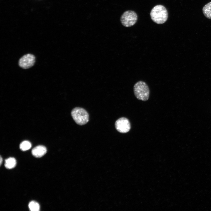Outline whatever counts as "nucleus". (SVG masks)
<instances>
[{"label":"nucleus","mask_w":211,"mask_h":211,"mask_svg":"<svg viewBox=\"0 0 211 211\" xmlns=\"http://www.w3.org/2000/svg\"><path fill=\"white\" fill-rule=\"evenodd\" d=\"M150 15L152 20L158 24L164 23L168 18V13L166 8L161 5L154 6L151 11Z\"/></svg>","instance_id":"f257e3e1"},{"label":"nucleus","mask_w":211,"mask_h":211,"mask_svg":"<svg viewBox=\"0 0 211 211\" xmlns=\"http://www.w3.org/2000/svg\"><path fill=\"white\" fill-rule=\"evenodd\" d=\"M134 95L138 100L143 101H147L149 97L150 91L147 84L144 81H139L134 85Z\"/></svg>","instance_id":"f03ea898"},{"label":"nucleus","mask_w":211,"mask_h":211,"mask_svg":"<svg viewBox=\"0 0 211 211\" xmlns=\"http://www.w3.org/2000/svg\"><path fill=\"white\" fill-rule=\"evenodd\" d=\"M71 114L74 121L79 125H85L89 120V114L83 108H75L72 110Z\"/></svg>","instance_id":"7ed1b4c3"},{"label":"nucleus","mask_w":211,"mask_h":211,"mask_svg":"<svg viewBox=\"0 0 211 211\" xmlns=\"http://www.w3.org/2000/svg\"><path fill=\"white\" fill-rule=\"evenodd\" d=\"M137 18V15L135 11H127L125 12L121 16L120 21L125 27H130L136 23Z\"/></svg>","instance_id":"20e7f679"},{"label":"nucleus","mask_w":211,"mask_h":211,"mask_svg":"<svg viewBox=\"0 0 211 211\" xmlns=\"http://www.w3.org/2000/svg\"><path fill=\"white\" fill-rule=\"evenodd\" d=\"M115 126L118 132L122 133L128 132L131 129L129 121L125 117H122L118 119L115 122Z\"/></svg>","instance_id":"39448f33"},{"label":"nucleus","mask_w":211,"mask_h":211,"mask_svg":"<svg viewBox=\"0 0 211 211\" xmlns=\"http://www.w3.org/2000/svg\"><path fill=\"white\" fill-rule=\"evenodd\" d=\"M35 62V57L32 54H28L22 56L19 60V65L21 68L27 69L33 66Z\"/></svg>","instance_id":"423d86ee"},{"label":"nucleus","mask_w":211,"mask_h":211,"mask_svg":"<svg viewBox=\"0 0 211 211\" xmlns=\"http://www.w3.org/2000/svg\"><path fill=\"white\" fill-rule=\"evenodd\" d=\"M47 149L45 146L39 145L34 147L32 151V155L36 157H40L46 153Z\"/></svg>","instance_id":"0eeeda50"},{"label":"nucleus","mask_w":211,"mask_h":211,"mask_svg":"<svg viewBox=\"0 0 211 211\" xmlns=\"http://www.w3.org/2000/svg\"><path fill=\"white\" fill-rule=\"evenodd\" d=\"M203 12L206 18L211 19V2L204 6L203 8Z\"/></svg>","instance_id":"6e6552de"},{"label":"nucleus","mask_w":211,"mask_h":211,"mask_svg":"<svg viewBox=\"0 0 211 211\" xmlns=\"http://www.w3.org/2000/svg\"><path fill=\"white\" fill-rule=\"evenodd\" d=\"M16 163V161L14 158L10 157L5 160V166L7 169H11L15 166Z\"/></svg>","instance_id":"1a4fd4ad"},{"label":"nucleus","mask_w":211,"mask_h":211,"mask_svg":"<svg viewBox=\"0 0 211 211\" xmlns=\"http://www.w3.org/2000/svg\"><path fill=\"white\" fill-rule=\"evenodd\" d=\"M29 209L31 211H38L40 210L39 204L36 202L33 201L30 202L28 205Z\"/></svg>","instance_id":"9d476101"},{"label":"nucleus","mask_w":211,"mask_h":211,"mask_svg":"<svg viewBox=\"0 0 211 211\" xmlns=\"http://www.w3.org/2000/svg\"><path fill=\"white\" fill-rule=\"evenodd\" d=\"M31 147L30 142L28 141H25L22 142L20 145V148L23 151L28 150Z\"/></svg>","instance_id":"9b49d317"},{"label":"nucleus","mask_w":211,"mask_h":211,"mask_svg":"<svg viewBox=\"0 0 211 211\" xmlns=\"http://www.w3.org/2000/svg\"><path fill=\"white\" fill-rule=\"evenodd\" d=\"M2 161V158L1 156H0V165H1V164Z\"/></svg>","instance_id":"f8f14e48"}]
</instances>
